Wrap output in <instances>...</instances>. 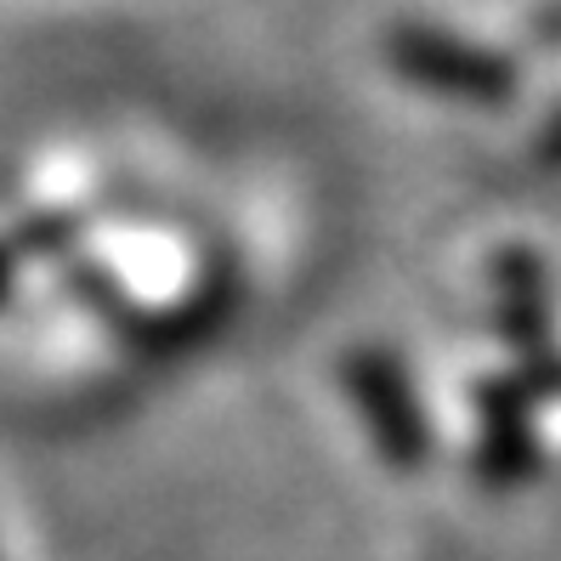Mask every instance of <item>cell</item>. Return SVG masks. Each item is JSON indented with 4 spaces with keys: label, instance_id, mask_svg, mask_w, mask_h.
I'll return each mask as SVG.
<instances>
[{
    "label": "cell",
    "instance_id": "6da1fadb",
    "mask_svg": "<svg viewBox=\"0 0 561 561\" xmlns=\"http://www.w3.org/2000/svg\"><path fill=\"white\" fill-rule=\"evenodd\" d=\"M352 380H357V403H363V414H369L380 448L398 459V466L425 459V425H420L414 391L398 375V363H391V357H357Z\"/></svg>",
    "mask_w": 561,
    "mask_h": 561
},
{
    "label": "cell",
    "instance_id": "7a4b0ae2",
    "mask_svg": "<svg viewBox=\"0 0 561 561\" xmlns=\"http://www.w3.org/2000/svg\"><path fill=\"white\" fill-rule=\"evenodd\" d=\"M500 318H505L516 346H527L534 357L545 352V341H550V301H545V284H539V273H534V261H527V255L505 267Z\"/></svg>",
    "mask_w": 561,
    "mask_h": 561
}]
</instances>
